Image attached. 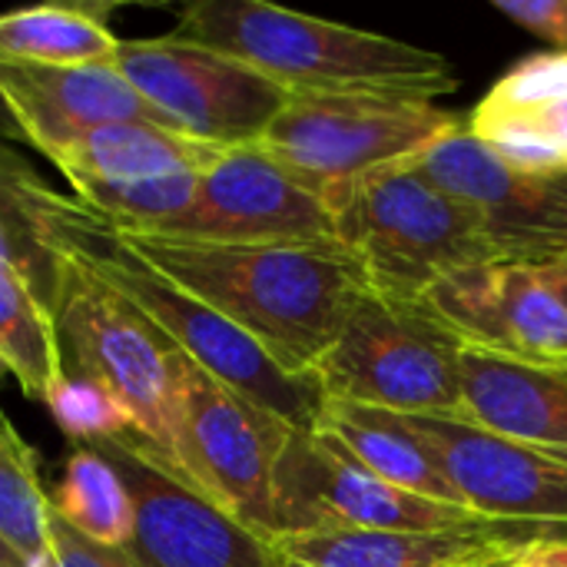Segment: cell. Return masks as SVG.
I'll return each instance as SVG.
<instances>
[{"label": "cell", "instance_id": "1", "mask_svg": "<svg viewBox=\"0 0 567 567\" xmlns=\"http://www.w3.org/2000/svg\"><path fill=\"white\" fill-rule=\"evenodd\" d=\"M110 233L296 375L316 372L349 309L369 289L362 266L339 243H203L113 226Z\"/></svg>", "mask_w": 567, "mask_h": 567}, {"label": "cell", "instance_id": "2", "mask_svg": "<svg viewBox=\"0 0 567 567\" xmlns=\"http://www.w3.org/2000/svg\"><path fill=\"white\" fill-rule=\"evenodd\" d=\"M23 193L37 233L50 252L73 259L93 279L113 289L176 352L193 359L216 382L276 415L292 432H316L326 409V392L316 372L296 375L282 369L249 332L136 259L93 209H86L80 199L53 193L37 173L23 183Z\"/></svg>", "mask_w": 567, "mask_h": 567}, {"label": "cell", "instance_id": "3", "mask_svg": "<svg viewBox=\"0 0 567 567\" xmlns=\"http://www.w3.org/2000/svg\"><path fill=\"white\" fill-rule=\"evenodd\" d=\"M173 37L219 50L289 93H392L432 100L455 90L452 66L435 50L262 0H196L183 10Z\"/></svg>", "mask_w": 567, "mask_h": 567}, {"label": "cell", "instance_id": "4", "mask_svg": "<svg viewBox=\"0 0 567 567\" xmlns=\"http://www.w3.org/2000/svg\"><path fill=\"white\" fill-rule=\"evenodd\" d=\"M332 213L339 246L355 256L369 289L392 299L422 302L452 272L505 259L482 216L412 159L369 173Z\"/></svg>", "mask_w": 567, "mask_h": 567}, {"label": "cell", "instance_id": "5", "mask_svg": "<svg viewBox=\"0 0 567 567\" xmlns=\"http://www.w3.org/2000/svg\"><path fill=\"white\" fill-rule=\"evenodd\" d=\"M462 342L429 312L365 289L316 365L326 402L389 415H462Z\"/></svg>", "mask_w": 567, "mask_h": 567}, {"label": "cell", "instance_id": "6", "mask_svg": "<svg viewBox=\"0 0 567 567\" xmlns=\"http://www.w3.org/2000/svg\"><path fill=\"white\" fill-rule=\"evenodd\" d=\"M462 120L422 96L292 93L259 146L329 206L392 163L419 159Z\"/></svg>", "mask_w": 567, "mask_h": 567}, {"label": "cell", "instance_id": "7", "mask_svg": "<svg viewBox=\"0 0 567 567\" xmlns=\"http://www.w3.org/2000/svg\"><path fill=\"white\" fill-rule=\"evenodd\" d=\"M56 256L50 312L76 372L103 385L176 472V375L173 346L113 289L73 259Z\"/></svg>", "mask_w": 567, "mask_h": 567}, {"label": "cell", "instance_id": "8", "mask_svg": "<svg viewBox=\"0 0 567 567\" xmlns=\"http://www.w3.org/2000/svg\"><path fill=\"white\" fill-rule=\"evenodd\" d=\"M176 475L262 538L279 535L276 468L292 429L173 349Z\"/></svg>", "mask_w": 567, "mask_h": 567}, {"label": "cell", "instance_id": "9", "mask_svg": "<svg viewBox=\"0 0 567 567\" xmlns=\"http://www.w3.org/2000/svg\"><path fill=\"white\" fill-rule=\"evenodd\" d=\"M113 63L166 126L219 150L259 143L292 96L259 70L173 33L120 40Z\"/></svg>", "mask_w": 567, "mask_h": 567}, {"label": "cell", "instance_id": "10", "mask_svg": "<svg viewBox=\"0 0 567 567\" xmlns=\"http://www.w3.org/2000/svg\"><path fill=\"white\" fill-rule=\"evenodd\" d=\"M276 522L289 532H485L512 528L485 522L465 505L395 488L349 458L322 432H292L276 468ZM532 535V532H528Z\"/></svg>", "mask_w": 567, "mask_h": 567}, {"label": "cell", "instance_id": "11", "mask_svg": "<svg viewBox=\"0 0 567 567\" xmlns=\"http://www.w3.org/2000/svg\"><path fill=\"white\" fill-rule=\"evenodd\" d=\"M432 455L458 502L485 522L567 542V458L455 415H395Z\"/></svg>", "mask_w": 567, "mask_h": 567}, {"label": "cell", "instance_id": "12", "mask_svg": "<svg viewBox=\"0 0 567 567\" xmlns=\"http://www.w3.org/2000/svg\"><path fill=\"white\" fill-rule=\"evenodd\" d=\"M133 498L126 555L140 567H276L272 542L176 475L136 432L93 445Z\"/></svg>", "mask_w": 567, "mask_h": 567}, {"label": "cell", "instance_id": "13", "mask_svg": "<svg viewBox=\"0 0 567 567\" xmlns=\"http://www.w3.org/2000/svg\"><path fill=\"white\" fill-rule=\"evenodd\" d=\"M153 236L203 243H339L332 206L259 143L223 150L199 176L189 209Z\"/></svg>", "mask_w": 567, "mask_h": 567}, {"label": "cell", "instance_id": "14", "mask_svg": "<svg viewBox=\"0 0 567 567\" xmlns=\"http://www.w3.org/2000/svg\"><path fill=\"white\" fill-rule=\"evenodd\" d=\"M412 163L482 216L505 259L538 266L567 256V173H518L482 146L465 123Z\"/></svg>", "mask_w": 567, "mask_h": 567}, {"label": "cell", "instance_id": "15", "mask_svg": "<svg viewBox=\"0 0 567 567\" xmlns=\"http://www.w3.org/2000/svg\"><path fill=\"white\" fill-rule=\"evenodd\" d=\"M422 302L465 349L567 369V309L532 262L492 259L458 269Z\"/></svg>", "mask_w": 567, "mask_h": 567}, {"label": "cell", "instance_id": "16", "mask_svg": "<svg viewBox=\"0 0 567 567\" xmlns=\"http://www.w3.org/2000/svg\"><path fill=\"white\" fill-rule=\"evenodd\" d=\"M0 103L13 133L50 163L100 126L163 123L116 63L0 66Z\"/></svg>", "mask_w": 567, "mask_h": 567}, {"label": "cell", "instance_id": "17", "mask_svg": "<svg viewBox=\"0 0 567 567\" xmlns=\"http://www.w3.org/2000/svg\"><path fill=\"white\" fill-rule=\"evenodd\" d=\"M465 126L518 173H567V53H538L512 66Z\"/></svg>", "mask_w": 567, "mask_h": 567}, {"label": "cell", "instance_id": "18", "mask_svg": "<svg viewBox=\"0 0 567 567\" xmlns=\"http://www.w3.org/2000/svg\"><path fill=\"white\" fill-rule=\"evenodd\" d=\"M458 419L567 458V369L462 349Z\"/></svg>", "mask_w": 567, "mask_h": 567}, {"label": "cell", "instance_id": "19", "mask_svg": "<svg viewBox=\"0 0 567 567\" xmlns=\"http://www.w3.org/2000/svg\"><path fill=\"white\" fill-rule=\"evenodd\" d=\"M542 538L522 528L485 532H289L272 538L276 567H458Z\"/></svg>", "mask_w": 567, "mask_h": 567}, {"label": "cell", "instance_id": "20", "mask_svg": "<svg viewBox=\"0 0 567 567\" xmlns=\"http://www.w3.org/2000/svg\"><path fill=\"white\" fill-rule=\"evenodd\" d=\"M219 156V146L193 140L163 123H110L66 146L53 166L76 196H86L106 186L206 173Z\"/></svg>", "mask_w": 567, "mask_h": 567}, {"label": "cell", "instance_id": "21", "mask_svg": "<svg viewBox=\"0 0 567 567\" xmlns=\"http://www.w3.org/2000/svg\"><path fill=\"white\" fill-rule=\"evenodd\" d=\"M316 432L329 435L349 458H355L362 468H369L382 482L405 488L412 495H422V498L462 505L445 472L395 422V415L362 409V405H346V402H326Z\"/></svg>", "mask_w": 567, "mask_h": 567}, {"label": "cell", "instance_id": "22", "mask_svg": "<svg viewBox=\"0 0 567 567\" xmlns=\"http://www.w3.org/2000/svg\"><path fill=\"white\" fill-rule=\"evenodd\" d=\"M103 3H40L0 13V66L113 63L120 40Z\"/></svg>", "mask_w": 567, "mask_h": 567}, {"label": "cell", "instance_id": "23", "mask_svg": "<svg viewBox=\"0 0 567 567\" xmlns=\"http://www.w3.org/2000/svg\"><path fill=\"white\" fill-rule=\"evenodd\" d=\"M0 362L20 389L43 402L66 379L63 346L50 306L10 269L0 266Z\"/></svg>", "mask_w": 567, "mask_h": 567}, {"label": "cell", "instance_id": "24", "mask_svg": "<svg viewBox=\"0 0 567 567\" xmlns=\"http://www.w3.org/2000/svg\"><path fill=\"white\" fill-rule=\"evenodd\" d=\"M53 515L80 532L83 538L106 545V548H126L133 535V498L113 468L110 458H103L93 445H76L63 465V475L56 488L50 492Z\"/></svg>", "mask_w": 567, "mask_h": 567}, {"label": "cell", "instance_id": "25", "mask_svg": "<svg viewBox=\"0 0 567 567\" xmlns=\"http://www.w3.org/2000/svg\"><path fill=\"white\" fill-rule=\"evenodd\" d=\"M0 545L23 567H47L50 495L33 449L0 415Z\"/></svg>", "mask_w": 567, "mask_h": 567}, {"label": "cell", "instance_id": "26", "mask_svg": "<svg viewBox=\"0 0 567 567\" xmlns=\"http://www.w3.org/2000/svg\"><path fill=\"white\" fill-rule=\"evenodd\" d=\"M33 169H0V266L20 276L47 306L56 279V256L43 246L23 183Z\"/></svg>", "mask_w": 567, "mask_h": 567}, {"label": "cell", "instance_id": "27", "mask_svg": "<svg viewBox=\"0 0 567 567\" xmlns=\"http://www.w3.org/2000/svg\"><path fill=\"white\" fill-rule=\"evenodd\" d=\"M47 409L56 429L76 445H96V442H110L126 432H136L130 412L103 385L83 375L76 379L66 375L47 399Z\"/></svg>", "mask_w": 567, "mask_h": 567}, {"label": "cell", "instance_id": "28", "mask_svg": "<svg viewBox=\"0 0 567 567\" xmlns=\"http://www.w3.org/2000/svg\"><path fill=\"white\" fill-rule=\"evenodd\" d=\"M47 567H140L126 548H106L70 525H63L53 508H50V551H47Z\"/></svg>", "mask_w": 567, "mask_h": 567}, {"label": "cell", "instance_id": "29", "mask_svg": "<svg viewBox=\"0 0 567 567\" xmlns=\"http://www.w3.org/2000/svg\"><path fill=\"white\" fill-rule=\"evenodd\" d=\"M495 10L567 53V0H495Z\"/></svg>", "mask_w": 567, "mask_h": 567}, {"label": "cell", "instance_id": "30", "mask_svg": "<svg viewBox=\"0 0 567 567\" xmlns=\"http://www.w3.org/2000/svg\"><path fill=\"white\" fill-rule=\"evenodd\" d=\"M518 567H567V542H535L518 548Z\"/></svg>", "mask_w": 567, "mask_h": 567}, {"label": "cell", "instance_id": "31", "mask_svg": "<svg viewBox=\"0 0 567 567\" xmlns=\"http://www.w3.org/2000/svg\"><path fill=\"white\" fill-rule=\"evenodd\" d=\"M538 269V276L545 279V286L565 302L567 309V256H561V259H551V262H538L535 266Z\"/></svg>", "mask_w": 567, "mask_h": 567}, {"label": "cell", "instance_id": "32", "mask_svg": "<svg viewBox=\"0 0 567 567\" xmlns=\"http://www.w3.org/2000/svg\"><path fill=\"white\" fill-rule=\"evenodd\" d=\"M0 169H30V166H27V163H23L10 146L0 140Z\"/></svg>", "mask_w": 567, "mask_h": 567}, {"label": "cell", "instance_id": "33", "mask_svg": "<svg viewBox=\"0 0 567 567\" xmlns=\"http://www.w3.org/2000/svg\"><path fill=\"white\" fill-rule=\"evenodd\" d=\"M515 555H518V548H515V551H502V555H492V558H488V561H485L482 567H518V558H515Z\"/></svg>", "mask_w": 567, "mask_h": 567}, {"label": "cell", "instance_id": "34", "mask_svg": "<svg viewBox=\"0 0 567 567\" xmlns=\"http://www.w3.org/2000/svg\"><path fill=\"white\" fill-rule=\"evenodd\" d=\"M0 567H23V565L10 555V548H3V545H0Z\"/></svg>", "mask_w": 567, "mask_h": 567}, {"label": "cell", "instance_id": "35", "mask_svg": "<svg viewBox=\"0 0 567 567\" xmlns=\"http://www.w3.org/2000/svg\"><path fill=\"white\" fill-rule=\"evenodd\" d=\"M498 555H502V551H498ZM488 558H492V555H485V558H475V561H465V565H458V567H482L485 561H488Z\"/></svg>", "mask_w": 567, "mask_h": 567}, {"label": "cell", "instance_id": "36", "mask_svg": "<svg viewBox=\"0 0 567 567\" xmlns=\"http://www.w3.org/2000/svg\"><path fill=\"white\" fill-rule=\"evenodd\" d=\"M0 130H13L10 120H7V113H3V103H0Z\"/></svg>", "mask_w": 567, "mask_h": 567}, {"label": "cell", "instance_id": "37", "mask_svg": "<svg viewBox=\"0 0 567 567\" xmlns=\"http://www.w3.org/2000/svg\"><path fill=\"white\" fill-rule=\"evenodd\" d=\"M3 375H7V365H3V362H0V379H3Z\"/></svg>", "mask_w": 567, "mask_h": 567}]
</instances>
